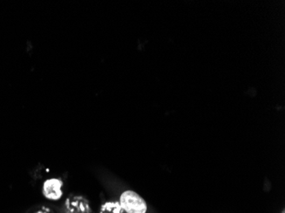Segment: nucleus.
<instances>
[{"label":"nucleus","instance_id":"nucleus-1","mask_svg":"<svg viewBox=\"0 0 285 213\" xmlns=\"http://www.w3.org/2000/svg\"><path fill=\"white\" fill-rule=\"evenodd\" d=\"M121 205L127 213H145L147 205L140 194L135 192H124L121 196Z\"/></svg>","mask_w":285,"mask_h":213},{"label":"nucleus","instance_id":"nucleus-2","mask_svg":"<svg viewBox=\"0 0 285 213\" xmlns=\"http://www.w3.org/2000/svg\"><path fill=\"white\" fill-rule=\"evenodd\" d=\"M62 186H63V182L59 179L51 178L46 180L43 187V193H44V196L52 201L59 200L63 195V192L61 189Z\"/></svg>","mask_w":285,"mask_h":213},{"label":"nucleus","instance_id":"nucleus-3","mask_svg":"<svg viewBox=\"0 0 285 213\" xmlns=\"http://www.w3.org/2000/svg\"><path fill=\"white\" fill-rule=\"evenodd\" d=\"M285 213V211H283V213Z\"/></svg>","mask_w":285,"mask_h":213}]
</instances>
